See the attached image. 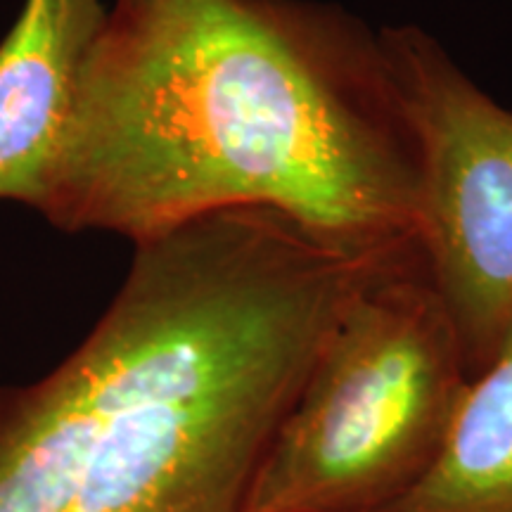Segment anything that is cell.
I'll return each mask as SVG.
<instances>
[{
  "label": "cell",
  "instance_id": "2",
  "mask_svg": "<svg viewBox=\"0 0 512 512\" xmlns=\"http://www.w3.org/2000/svg\"><path fill=\"white\" fill-rule=\"evenodd\" d=\"M387 261L266 207L138 242L79 347L0 387V512H249L330 332Z\"/></svg>",
  "mask_w": 512,
  "mask_h": 512
},
{
  "label": "cell",
  "instance_id": "6",
  "mask_svg": "<svg viewBox=\"0 0 512 512\" xmlns=\"http://www.w3.org/2000/svg\"><path fill=\"white\" fill-rule=\"evenodd\" d=\"M380 512H512V325L467 382L430 470Z\"/></svg>",
  "mask_w": 512,
  "mask_h": 512
},
{
  "label": "cell",
  "instance_id": "1",
  "mask_svg": "<svg viewBox=\"0 0 512 512\" xmlns=\"http://www.w3.org/2000/svg\"><path fill=\"white\" fill-rule=\"evenodd\" d=\"M233 207L351 254L418 249V174L375 34L297 0H114L38 211L138 245Z\"/></svg>",
  "mask_w": 512,
  "mask_h": 512
},
{
  "label": "cell",
  "instance_id": "5",
  "mask_svg": "<svg viewBox=\"0 0 512 512\" xmlns=\"http://www.w3.org/2000/svg\"><path fill=\"white\" fill-rule=\"evenodd\" d=\"M102 0H24L0 43V200L41 209Z\"/></svg>",
  "mask_w": 512,
  "mask_h": 512
},
{
  "label": "cell",
  "instance_id": "3",
  "mask_svg": "<svg viewBox=\"0 0 512 512\" xmlns=\"http://www.w3.org/2000/svg\"><path fill=\"white\" fill-rule=\"evenodd\" d=\"M470 382L420 254L351 299L280 427L249 512H380L430 470Z\"/></svg>",
  "mask_w": 512,
  "mask_h": 512
},
{
  "label": "cell",
  "instance_id": "4",
  "mask_svg": "<svg viewBox=\"0 0 512 512\" xmlns=\"http://www.w3.org/2000/svg\"><path fill=\"white\" fill-rule=\"evenodd\" d=\"M375 53L411 140L420 261L475 377L512 325V112L425 31L382 29Z\"/></svg>",
  "mask_w": 512,
  "mask_h": 512
}]
</instances>
